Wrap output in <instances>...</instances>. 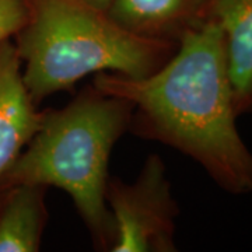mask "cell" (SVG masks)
I'll return each mask as SVG.
<instances>
[{"instance_id": "1", "label": "cell", "mask_w": 252, "mask_h": 252, "mask_svg": "<svg viewBox=\"0 0 252 252\" xmlns=\"http://www.w3.org/2000/svg\"><path fill=\"white\" fill-rule=\"evenodd\" d=\"M91 86L133 105L136 135L187 154L230 193L252 192V153L235 125L240 115L223 35L213 20L185 32L156 72L144 77L101 72Z\"/></svg>"}, {"instance_id": "2", "label": "cell", "mask_w": 252, "mask_h": 252, "mask_svg": "<svg viewBox=\"0 0 252 252\" xmlns=\"http://www.w3.org/2000/svg\"><path fill=\"white\" fill-rule=\"evenodd\" d=\"M133 105L95 87L83 90L61 109L42 111L41 125L0 177V187H56L73 199L94 244L111 251L114 221L105 190L111 152L130 126Z\"/></svg>"}, {"instance_id": "3", "label": "cell", "mask_w": 252, "mask_h": 252, "mask_svg": "<svg viewBox=\"0 0 252 252\" xmlns=\"http://www.w3.org/2000/svg\"><path fill=\"white\" fill-rule=\"evenodd\" d=\"M13 38L23 80L36 105L91 73L144 77L178 46L135 35L83 0H30L27 23Z\"/></svg>"}, {"instance_id": "4", "label": "cell", "mask_w": 252, "mask_h": 252, "mask_svg": "<svg viewBox=\"0 0 252 252\" xmlns=\"http://www.w3.org/2000/svg\"><path fill=\"white\" fill-rule=\"evenodd\" d=\"M105 200L114 221L112 252H174L178 207L172 198L165 165L150 156L137 180L126 184L109 178Z\"/></svg>"}, {"instance_id": "5", "label": "cell", "mask_w": 252, "mask_h": 252, "mask_svg": "<svg viewBox=\"0 0 252 252\" xmlns=\"http://www.w3.org/2000/svg\"><path fill=\"white\" fill-rule=\"evenodd\" d=\"M23 80L21 61L11 39L0 42V177L24 150L41 125Z\"/></svg>"}, {"instance_id": "6", "label": "cell", "mask_w": 252, "mask_h": 252, "mask_svg": "<svg viewBox=\"0 0 252 252\" xmlns=\"http://www.w3.org/2000/svg\"><path fill=\"white\" fill-rule=\"evenodd\" d=\"M210 0H114L108 16L135 35L178 44L209 20Z\"/></svg>"}, {"instance_id": "7", "label": "cell", "mask_w": 252, "mask_h": 252, "mask_svg": "<svg viewBox=\"0 0 252 252\" xmlns=\"http://www.w3.org/2000/svg\"><path fill=\"white\" fill-rule=\"evenodd\" d=\"M209 18L224 46L227 70L238 115L252 112V0H210Z\"/></svg>"}, {"instance_id": "8", "label": "cell", "mask_w": 252, "mask_h": 252, "mask_svg": "<svg viewBox=\"0 0 252 252\" xmlns=\"http://www.w3.org/2000/svg\"><path fill=\"white\" fill-rule=\"evenodd\" d=\"M46 187H0V252H38L48 223Z\"/></svg>"}, {"instance_id": "9", "label": "cell", "mask_w": 252, "mask_h": 252, "mask_svg": "<svg viewBox=\"0 0 252 252\" xmlns=\"http://www.w3.org/2000/svg\"><path fill=\"white\" fill-rule=\"evenodd\" d=\"M30 16V0H0V42L11 39Z\"/></svg>"}, {"instance_id": "10", "label": "cell", "mask_w": 252, "mask_h": 252, "mask_svg": "<svg viewBox=\"0 0 252 252\" xmlns=\"http://www.w3.org/2000/svg\"><path fill=\"white\" fill-rule=\"evenodd\" d=\"M83 1L87 3V4H90L93 7H95V9L107 13L109 9V6H111V3H112L114 0H83Z\"/></svg>"}]
</instances>
